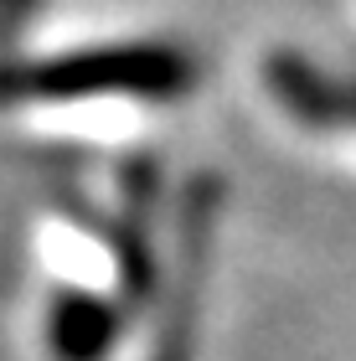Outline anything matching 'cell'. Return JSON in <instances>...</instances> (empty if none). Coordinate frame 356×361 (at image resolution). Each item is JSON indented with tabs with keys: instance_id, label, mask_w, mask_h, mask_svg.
<instances>
[{
	"instance_id": "cell-2",
	"label": "cell",
	"mask_w": 356,
	"mask_h": 361,
	"mask_svg": "<svg viewBox=\"0 0 356 361\" xmlns=\"http://www.w3.org/2000/svg\"><path fill=\"white\" fill-rule=\"evenodd\" d=\"M269 93L279 98L284 114H295L310 129H331V124H351V88L331 83L315 62H305L300 52H274L269 57Z\"/></svg>"
},
{
	"instance_id": "cell-4",
	"label": "cell",
	"mask_w": 356,
	"mask_h": 361,
	"mask_svg": "<svg viewBox=\"0 0 356 361\" xmlns=\"http://www.w3.org/2000/svg\"><path fill=\"white\" fill-rule=\"evenodd\" d=\"M351 119H356V83H351Z\"/></svg>"
},
{
	"instance_id": "cell-1",
	"label": "cell",
	"mask_w": 356,
	"mask_h": 361,
	"mask_svg": "<svg viewBox=\"0 0 356 361\" xmlns=\"http://www.w3.org/2000/svg\"><path fill=\"white\" fill-rule=\"evenodd\" d=\"M197 57L171 42L78 47L42 62H0V104H83V98H171L191 93Z\"/></svg>"
},
{
	"instance_id": "cell-3",
	"label": "cell",
	"mask_w": 356,
	"mask_h": 361,
	"mask_svg": "<svg viewBox=\"0 0 356 361\" xmlns=\"http://www.w3.org/2000/svg\"><path fill=\"white\" fill-rule=\"evenodd\" d=\"M124 315L93 294H62L47 315V346L57 361H104L119 341Z\"/></svg>"
}]
</instances>
